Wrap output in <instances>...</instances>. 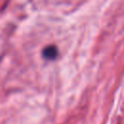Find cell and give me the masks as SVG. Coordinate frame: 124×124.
Returning <instances> with one entry per match:
<instances>
[{
    "label": "cell",
    "mask_w": 124,
    "mask_h": 124,
    "mask_svg": "<svg viewBox=\"0 0 124 124\" xmlns=\"http://www.w3.org/2000/svg\"><path fill=\"white\" fill-rule=\"evenodd\" d=\"M42 56L46 60H54L58 56V49L54 46H46L42 50Z\"/></svg>",
    "instance_id": "cell-1"
}]
</instances>
